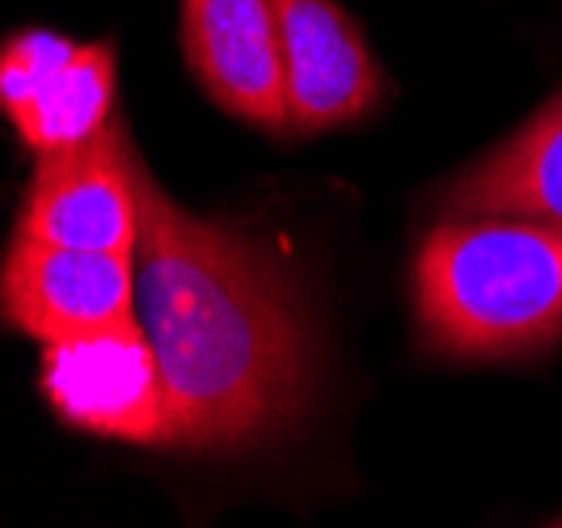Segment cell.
Masks as SVG:
<instances>
[{"mask_svg": "<svg viewBox=\"0 0 562 528\" xmlns=\"http://www.w3.org/2000/svg\"><path fill=\"white\" fill-rule=\"evenodd\" d=\"M136 199V322L161 363V448L228 452L296 423L313 342L288 279L237 228L182 212L144 161Z\"/></svg>", "mask_w": 562, "mask_h": 528, "instance_id": "obj_1", "label": "cell"}, {"mask_svg": "<svg viewBox=\"0 0 562 528\" xmlns=\"http://www.w3.org/2000/svg\"><path fill=\"white\" fill-rule=\"evenodd\" d=\"M423 338L457 360H512L562 338V224L445 216L415 258Z\"/></svg>", "mask_w": 562, "mask_h": 528, "instance_id": "obj_2", "label": "cell"}, {"mask_svg": "<svg viewBox=\"0 0 562 528\" xmlns=\"http://www.w3.org/2000/svg\"><path fill=\"white\" fill-rule=\"evenodd\" d=\"M43 393L56 415L127 445L166 440L161 363L136 317L43 342Z\"/></svg>", "mask_w": 562, "mask_h": 528, "instance_id": "obj_3", "label": "cell"}, {"mask_svg": "<svg viewBox=\"0 0 562 528\" xmlns=\"http://www.w3.org/2000/svg\"><path fill=\"white\" fill-rule=\"evenodd\" d=\"M136 166L140 157L123 119H111L81 144L43 153L22 203L18 237L72 250L132 254L140 237Z\"/></svg>", "mask_w": 562, "mask_h": 528, "instance_id": "obj_4", "label": "cell"}, {"mask_svg": "<svg viewBox=\"0 0 562 528\" xmlns=\"http://www.w3.org/2000/svg\"><path fill=\"white\" fill-rule=\"evenodd\" d=\"M0 111L38 157L98 136L114 119L111 43H72L52 30L4 38Z\"/></svg>", "mask_w": 562, "mask_h": 528, "instance_id": "obj_5", "label": "cell"}, {"mask_svg": "<svg viewBox=\"0 0 562 528\" xmlns=\"http://www.w3.org/2000/svg\"><path fill=\"white\" fill-rule=\"evenodd\" d=\"M0 317L38 342L136 317L132 254L72 250L13 237L0 262Z\"/></svg>", "mask_w": 562, "mask_h": 528, "instance_id": "obj_6", "label": "cell"}, {"mask_svg": "<svg viewBox=\"0 0 562 528\" xmlns=\"http://www.w3.org/2000/svg\"><path fill=\"white\" fill-rule=\"evenodd\" d=\"M280 26L288 132H330L381 102V64L335 0H271Z\"/></svg>", "mask_w": 562, "mask_h": 528, "instance_id": "obj_7", "label": "cell"}, {"mask_svg": "<svg viewBox=\"0 0 562 528\" xmlns=\"http://www.w3.org/2000/svg\"><path fill=\"white\" fill-rule=\"evenodd\" d=\"M187 64L221 111L288 132L280 26L271 0H182Z\"/></svg>", "mask_w": 562, "mask_h": 528, "instance_id": "obj_8", "label": "cell"}, {"mask_svg": "<svg viewBox=\"0 0 562 528\" xmlns=\"http://www.w3.org/2000/svg\"><path fill=\"white\" fill-rule=\"evenodd\" d=\"M440 216H525L562 224V93L452 182L440 199Z\"/></svg>", "mask_w": 562, "mask_h": 528, "instance_id": "obj_9", "label": "cell"}, {"mask_svg": "<svg viewBox=\"0 0 562 528\" xmlns=\"http://www.w3.org/2000/svg\"><path fill=\"white\" fill-rule=\"evenodd\" d=\"M554 525H562V520H554Z\"/></svg>", "mask_w": 562, "mask_h": 528, "instance_id": "obj_10", "label": "cell"}]
</instances>
